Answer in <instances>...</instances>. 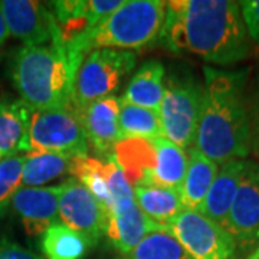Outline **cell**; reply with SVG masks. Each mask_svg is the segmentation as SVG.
<instances>
[{
	"label": "cell",
	"instance_id": "1",
	"mask_svg": "<svg viewBox=\"0 0 259 259\" xmlns=\"http://www.w3.org/2000/svg\"><path fill=\"white\" fill-rule=\"evenodd\" d=\"M158 40L176 55H193L207 64L233 65L248 59L250 39L239 2L171 0Z\"/></svg>",
	"mask_w": 259,
	"mask_h": 259
},
{
	"label": "cell",
	"instance_id": "2",
	"mask_svg": "<svg viewBox=\"0 0 259 259\" xmlns=\"http://www.w3.org/2000/svg\"><path fill=\"white\" fill-rule=\"evenodd\" d=\"M202 105L196 144L218 166L245 160L250 153L249 102L245 95L249 69L203 68Z\"/></svg>",
	"mask_w": 259,
	"mask_h": 259
},
{
	"label": "cell",
	"instance_id": "3",
	"mask_svg": "<svg viewBox=\"0 0 259 259\" xmlns=\"http://www.w3.org/2000/svg\"><path fill=\"white\" fill-rule=\"evenodd\" d=\"M10 76L32 110L71 108L75 69L62 42L18 49Z\"/></svg>",
	"mask_w": 259,
	"mask_h": 259
},
{
	"label": "cell",
	"instance_id": "4",
	"mask_svg": "<svg viewBox=\"0 0 259 259\" xmlns=\"http://www.w3.org/2000/svg\"><path fill=\"white\" fill-rule=\"evenodd\" d=\"M166 3L163 0H124L101 23L65 45L72 68L76 71L79 62L95 49L133 51L156 40L166 18Z\"/></svg>",
	"mask_w": 259,
	"mask_h": 259
},
{
	"label": "cell",
	"instance_id": "5",
	"mask_svg": "<svg viewBox=\"0 0 259 259\" xmlns=\"http://www.w3.org/2000/svg\"><path fill=\"white\" fill-rule=\"evenodd\" d=\"M104 166L112 199L111 209L107 214L105 238L114 249L128 255L147 233L164 226L151 222L140 210L133 186L127 182L112 154L104 158Z\"/></svg>",
	"mask_w": 259,
	"mask_h": 259
},
{
	"label": "cell",
	"instance_id": "6",
	"mask_svg": "<svg viewBox=\"0 0 259 259\" xmlns=\"http://www.w3.org/2000/svg\"><path fill=\"white\" fill-rule=\"evenodd\" d=\"M136 64L137 55L133 51L102 48L90 52L76 66L71 108L79 110L91 102L112 97Z\"/></svg>",
	"mask_w": 259,
	"mask_h": 259
},
{
	"label": "cell",
	"instance_id": "7",
	"mask_svg": "<svg viewBox=\"0 0 259 259\" xmlns=\"http://www.w3.org/2000/svg\"><path fill=\"white\" fill-rule=\"evenodd\" d=\"M202 105V83L193 76L171 75L164 81L158 108L163 137L189 151L196 144Z\"/></svg>",
	"mask_w": 259,
	"mask_h": 259
},
{
	"label": "cell",
	"instance_id": "8",
	"mask_svg": "<svg viewBox=\"0 0 259 259\" xmlns=\"http://www.w3.org/2000/svg\"><path fill=\"white\" fill-rule=\"evenodd\" d=\"M62 153L72 157L88 156V141L81 121L72 108L32 110L28 151Z\"/></svg>",
	"mask_w": 259,
	"mask_h": 259
},
{
	"label": "cell",
	"instance_id": "9",
	"mask_svg": "<svg viewBox=\"0 0 259 259\" xmlns=\"http://www.w3.org/2000/svg\"><path fill=\"white\" fill-rule=\"evenodd\" d=\"M167 228L192 259H236L238 246L229 232L203 213L185 209Z\"/></svg>",
	"mask_w": 259,
	"mask_h": 259
},
{
	"label": "cell",
	"instance_id": "10",
	"mask_svg": "<svg viewBox=\"0 0 259 259\" xmlns=\"http://www.w3.org/2000/svg\"><path fill=\"white\" fill-rule=\"evenodd\" d=\"M56 190L59 222L81 233L95 246L105 236L107 216L101 204L75 179L58 185Z\"/></svg>",
	"mask_w": 259,
	"mask_h": 259
},
{
	"label": "cell",
	"instance_id": "11",
	"mask_svg": "<svg viewBox=\"0 0 259 259\" xmlns=\"http://www.w3.org/2000/svg\"><path fill=\"white\" fill-rule=\"evenodd\" d=\"M0 8L10 36L22 40L23 47L62 42L52 10L45 3L35 0H2Z\"/></svg>",
	"mask_w": 259,
	"mask_h": 259
},
{
	"label": "cell",
	"instance_id": "12",
	"mask_svg": "<svg viewBox=\"0 0 259 259\" xmlns=\"http://www.w3.org/2000/svg\"><path fill=\"white\" fill-rule=\"evenodd\" d=\"M236 246L253 249L259 243V163L246 160L238 193L226 222Z\"/></svg>",
	"mask_w": 259,
	"mask_h": 259
},
{
	"label": "cell",
	"instance_id": "13",
	"mask_svg": "<svg viewBox=\"0 0 259 259\" xmlns=\"http://www.w3.org/2000/svg\"><path fill=\"white\" fill-rule=\"evenodd\" d=\"M120 101V98L112 95L74 110L85 131L88 146L104 158L111 156L115 144L121 140L118 125Z\"/></svg>",
	"mask_w": 259,
	"mask_h": 259
},
{
	"label": "cell",
	"instance_id": "14",
	"mask_svg": "<svg viewBox=\"0 0 259 259\" xmlns=\"http://www.w3.org/2000/svg\"><path fill=\"white\" fill-rule=\"evenodd\" d=\"M10 206L19 216L25 232L32 238L42 236L52 225L59 223L56 186H22L13 196Z\"/></svg>",
	"mask_w": 259,
	"mask_h": 259
},
{
	"label": "cell",
	"instance_id": "15",
	"mask_svg": "<svg viewBox=\"0 0 259 259\" xmlns=\"http://www.w3.org/2000/svg\"><path fill=\"white\" fill-rule=\"evenodd\" d=\"M245 163L246 160H231L219 166L216 179L202 206L200 213L222 228H226L229 212L243 176Z\"/></svg>",
	"mask_w": 259,
	"mask_h": 259
},
{
	"label": "cell",
	"instance_id": "16",
	"mask_svg": "<svg viewBox=\"0 0 259 259\" xmlns=\"http://www.w3.org/2000/svg\"><path fill=\"white\" fill-rule=\"evenodd\" d=\"M32 108L20 98L0 97V158L28 153V131Z\"/></svg>",
	"mask_w": 259,
	"mask_h": 259
},
{
	"label": "cell",
	"instance_id": "17",
	"mask_svg": "<svg viewBox=\"0 0 259 259\" xmlns=\"http://www.w3.org/2000/svg\"><path fill=\"white\" fill-rule=\"evenodd\" d=\"M112 156L133 187L150 185V177L156 167V146L153 140L121 139L112 150Z\"/></svg>",
	"mask_w": 259,
	"mask_h": 259
},
{
	"label": "cell",
	"instance_id": "18",
	"mask_svg": "<svg viewBox=\"0 0 259 259\" xmlns=\"http://www.w3.org/2000/svg\"><path fill=\"white\" fill-rule=\"evenodd\" d=\"M187 156L189 163L183 185L180 187V199L185 209L200 212L219 171V166L196 147L190 148Z\"/></svg>",
	"mask_w": 259,
	"mask_h": 259
},
{
	"label": "cell",
	"instance_id": "19",
	"mask_svg": "<svg viewBox=\"0 0 259 259\" xmlns=\"http://www.w3.org/2000/svg\"><path fill=\"white\" fill-rule=\"evenodd\" d=\"M166 68L160 61L151 59L140 66L125 88L122 101L158 111L164 93Z\"/></svg>",
	"mask_w": 259,
	"mask_h": 259
},
{
	"label": "cell",
	"instance_id": "20",
	"mask_svg": "<svg viewBox=\"0 0 259 259\" xmlns=\"http://www.w3.org/2000/svg\"><path fill=\"white\" fill-rule=\"evenodd\" d=\"M133 190L140 210L158 226L167 228L179 213L185 210L180 190L154 185L136 186Z\"/></svg>",
	"mask_w": 259,
	"mask_h": 259
},
{
	"label": "cell",
	"instance_id": "21",
	"mask_svg": "<svg viewBox=\"0 0 259 259\" xmlns=\"http://www.w3.org/2000/svg\"><path fill=\"white\" fill-rule=\"evenodd\" d=\"M156 146V167L150 177V185L180 190L187 170V151L164 137L153 140Z\"/></svg>",
	"mask_w": 259,
	"mask_h": 259
},
{
	"label": "cell",
	"instance_id": "22",
	"mask_svg": "<svg viewBox=\"0 0 259 259\" xmlns=\"http://www.w3.org/2000/svg\"><path fill=\"white\" fill-rule=\"evenodd\" d=\"M75 157L51 153V151H28L25 154L22 186L26 187H44L49 182L59 177L71 175V166Z\"/></svg>",
	"mask_w": 259,
	"mask_h": 259
},
{
	"label": "cell",
	"instance_id": "23",
	"mask_svg": "<svg viewBox=\"0 0 259 259\" xmlns=\"http://www.w3.org/2000/svg\"><path fill=\"white\" fill-rule=\"evenodd\" d=\"M93 248L81 233L61 222L52 225L40 236V250L45 259H83Z\"/></svg>",
	"mask_w": 259,
	"mask_h": 259
},
{
	"label": "cell",
	"instance_id": "24",
	"mask_svg": "<svg viewBox=\"0 0 259 259\" xmlns=\"http://www.w3.org/2000/svg\"><path fill=\"white\" fill-rule=\"evenodd\" d=\"M64 45L95 28L90 0H61L48 3Z\"/></svg>",
	"mask_w": 259,
	"mask_h": 259
},
{
	"label": "cell",
	"instance_id": "25",
	"mask_svg": "<svg viewBox=\"0 0 259 259\" xmlns=\"http://www.w3.org/2000/svg\"><path fill=\"white\" fill-rule=\"evenodd\" d=\"M71 176L78 180L81 185L93 194L97 202L101 204L105 212V216L111 209V193L105 177V166L104 160L98 157H75L71 166Z\"/></svg>",
	"mask_w": 259,
	"mask_h": 259
},
{
	"label": "cell",
	"instance_id": "26",
	"mask_svg": "<svg viewBox=\"0 0 259 259\" xmlns=\"http://www.w3.org/2000/svg\"><path fill=\"white\" fill-rule=\"evenodd\" d=\"M118 125L121 139L140 137L154 140L157 137H163L158 111L137 107L122 100L120 101Z\"/></svg>",
	"mask_w": 259,
	"mask_h": 259
},
{
	"label": "cell",
	"instance_id": "27",
	"mask_svg": "<svg viewBox=\"0 0 259 259\" xmlns=\"http://www.w3.org/2000/svg\"><path fill=\"white\" fill-rule=\"evenodd\" d=\"M124 259H192L168 228L147 233Z\"/></svg>",
	"mask_w": 259,
	"mask_h": 259
},
{
	"label": "cell",
	"instance_id": "28",
	"mask_svg": "<svg viewBox=\"0 0 259 259\" xmlns=\"http://www.w3.org/2000/svg\"><path fill=\"white\" fill-rule=\"evenodd\" d=\"M25 156L13 154L0 158V218L6 213L15 193L22 187Z\"/></svg>",
	"mask_w": 259,
	"mask_h": 259
},
{
	"label": "cell",
	"instance_id": "29",
	"mask_svg": "<svg viewBox=\"0 0 259 259\" xmlns=\"http://www.w3.org/2000/svg\"><path fill=\"white\" fill-rule=\"evenodd\" d=\"M239 8L248 36L256 47H259V0L239 2Z\"/></svg>",
	"mask_w": 259,
	"mask_h": 259
},
{
	"label": "cell",
	"instance_id": "30",
	"mask_svg": "<svg viewBox=\"0 0 259 259\" xmlns=\"http://www.w3.org/2000/svg\"><path fill=\"white\" fill-rule=\"evenodd\" d=\"M0 259H45L33 250L0 235Z\"/></svg>",
	"mask_w": 259,
	"mask_h": 259
},
{
	"label": "cell",
	"instance_id": "31",
	"mask_svg": "<svg viewBox=\"0 0 259 259\" xmlns=\"http://www.w3.org/2000/svg\"><path fill=\"white\" fill-rule=\"evenodd\" d=\"M250 118V151L259 158V93L255 95L252 104L249 102Z\"/></svg>",
	"mask_w": 259,
	"mask_h": 259
},
{
	"label": "cell",
	"instance_id": "32",
	"mask_svg": "<svg viewBox=\"0 0 259 259\" xmlns=\"http://www.w3.org/2000/svg\"><path fill=\"white\" fill-rule=\"evenodd\" d=\"M9 29H8L6 20H5V16H3V12H2V8H0V47H3L6 44V40L9 39Z\"/></svg>",
	"mask_w": 259,
	"mask_h": 259
},
{
	"label": "cell",
	"instance_id": "33",
	"mask_svg": "<svg viewBox=\"0 0 259 259\" xmlns=\"http://www.w3.org/2000/svg\"><path fill=\"white\" fill-rule=\"evenodd\" d=\"M245 259H259V243L255 246V248H253V249L250 250Z\"/></svg>",
	"mask_w": 259,
	"mask_h": 259
}]
</instances>
